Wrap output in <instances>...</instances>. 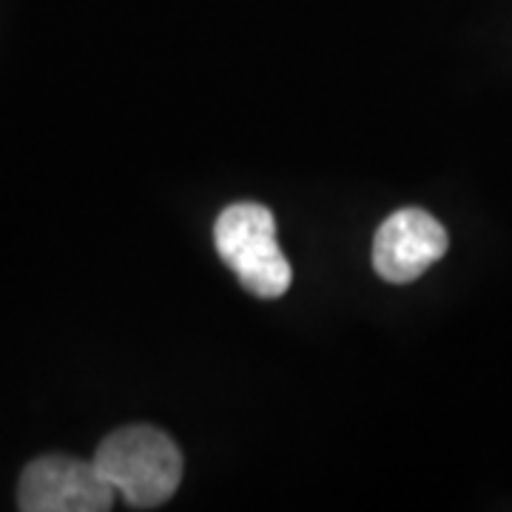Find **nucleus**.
Returning a JSON list of instances; mask_svg holds the SVG:
<instances>
[{"label":"nucleus","mask_w":512,"mask_h":512,"mask_svg":"<svg viewBox=\"0 0 512 512\" xmlns=\"http://www.w3.org/2000/svg\"><path fill=\"white\" fill-rule=\"evenodd\" d=\"M97 470L111 484V490L123 495L134 510H154L177 493L183 478V453L168 433L131 424L114 430L97 447Z\"/></svg>","instance_id":"nucleus-1"},{"label":"nucleus","mask_w":512,"mask_h":512,"mask_svg":"<svg viewBox=\"0 0 512 512\" xmlns=\"http://www.w3.org/2000/svg\"><path fill=\"white\" fill-rule=\"evenodd\" d=\"M222 262L237 274L245 291L259 299H279L291 288V262L276 242L274 214L259 202L228 205L214 225Z\"/></svg>","instance_id":"nucleus-2"},{"label":"nucleus","mask_w":512,"mask_h":512,"mask_svg":"<svg viewBox=\"0 0 512 512\" xmlns=\"http://www.w3.org/2000/svg\"><path fill=\"white\" fill-rule=\"evenodd\" d=\"M114 495L94 461L43 456L20 476L18 507L23 512H106Z\"/></svg>","instance_id":"nucleus-3"},{"label":"nucleus","mask_w":512,"mask_h":512,"mask_svg":"<svg viewBox=\"0 0 512 512\" xmlns=\"http://www.w3.org/2000/svg\"><path fill=\"white\" fill-rule=\"evenodd\" d=\"M447 251V231L441 222L421 211L402 208L382 222L373 239V268L387 282H413Z\"/></svg>","instance_id":"nucleus-4"}]
</instances>
